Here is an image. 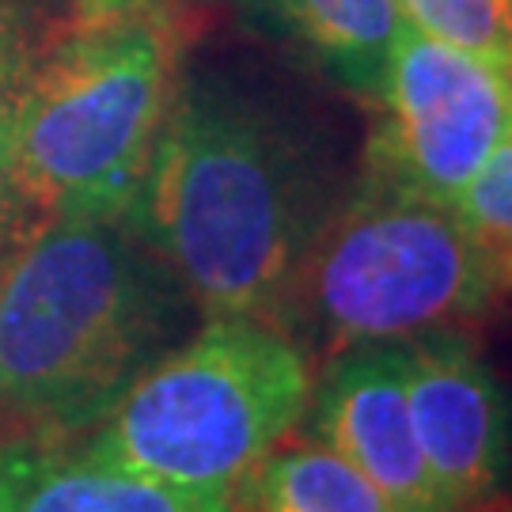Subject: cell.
I'll return each instance as SVG.
<instances>
[{
  "mask_svg": "<svg viewBox=\"0 0 512 512\" xmlns=\"http://www.w3.org/2000/svg\"><path fill=\"white\" fill-rule=\"evenodd\" d=\"M330 122L236 61L183 65L133 220L202 319L281 315L349 190Z\"/></svg>",
  "mask_w": 512,
  "mask_h": 512,
  "instance_id": "obj_1",
  "label": "cell"
},
{
  "mask_svg": "<svg viewBox=\"0 0 512 512\" xmlns=\"http://www.w3.org/2000/svg\"><path fill=\"white\" fill-rule=\"evenodd\" d=\"M202 323L133 217H46L0 274V440H65Z\"/></svg>",
  "mask_w": 512,
  "mask_h": 512,
  "instance_id": "obj_2",
  "label": "cell"
},
{
  "mask_svg": "<svg viewBox=\"0 0 512 512\" xmlns=\"http://www.w3.org/2000/svg\"><path fill=\"white\" fill-rule=\"evenodd\" d=\"M186 19L167 0L88 12L27 61L12 160L38 217H133L183 73Z\"/></svg>",
  "mask_w": 512,
  "mask_h": 512,
  "instance_id": "obj_3",
  "label": "cell"
},
{
  "mask_svg": "<svg viewBox=\"0 0 512 512\" xmlns=\"http://www.w3.org/2000/svg\"><path fill=\"white\" fill-rule=\"evenodd\" d=\"M505 300L456 205L357 164L296 274L281 330L319 365L353 346L478 327Z\"/></svg>",
  "mask_w": 512,
  "mask_h": 512,
  "instance_id": "obj_4",
  "label": "cell"
},
{
  "mask_svg": "<svg viewBox=\"0 0 512 512\" xmlns=\"http://www.w3.org/2000/svg\"><path fill=\"white\" fill-rule=\"evenodd\" d=\"M315 361L262 319H202L148 365L92 437L95 463L228 494L304 425Z\"/></svg>",
  "mask_w": 512,
  "mask_h": 512,
  "instance_id": "obj_5",
  "label": "cell"
},
{
  "mask_svg": "<svg viewBox=\"0 0 512 512\" xmlns=\"http://www.w3.org/2000/svg\"><path fill=\"white\" fill-rule=\"evenodd\" d=\"M361 167L456 205L512 118V76L403 16Z\"/></svg>",
  "mask_w": 512,
  "mask_h": 512,
  "instance_id": "obj_6",
  "label": "cell"
},
{
  "mask_svg": "<svg viewBox=\"0 0 512 512\" xmlns=\"http://www.w3.org/2000/svg\"><path fill=\"white\" fill-rule=\"evenodd\" d=\"M403 346L410 421L452 512H512V387L475 327H444Z\"/></svg>",
  "mask_w": 512,
  "mask_h": 512,
  "instance_id": "obj_7",
  "label": "cell"
},
{
  "mask_svg": "<svg viewBox=\"0 0 512 512\" xmlns=\"http://www.w3.org/2000/svg\"><path fill=\"white\" fill-rule=\"evenodd\" d=\"M300 433L346 456L391 512H452L410 421L403 346H353L315 365Z\"/></svg>",
  "mask_w": 512,
  "mask_h": 512,
  "instance_id": "obj_8",
  "label": "cell"
},
{
  "mask_svg": "<svg viewBox=\"0 0 512 512\" xmlns=\"http://www.w3.org/2000/svg\"><path fill=\"white\" fill-rule=\"evenodd\" d=\"M0 512H236V501L129 475L61 440H0Z\"/></svg>",
  "mask_w": 512,
  "mask_h": 512,
  "instance_id": "obj_9",
  "label": "cell"
},
{
  "mask_svg": "<svg viewBox=\"0 0 512 512\" xmlns=\"http://www.w3.org/2000/svg\"><path fill=\"white\" fill-rule=\"evenodd\" d=\"M281 38L349 95L376 99L395 35L399 0H251Z\"/></svg>",
  "mask_w": 512,
  "mask_h": 512,
  "instance_id": "obj_10",
  "label": "cell"
},
{
  "mask_svg": "<svg viewBox=\"0 0 512 512\" xmlns=\"http://www.w3.org/2000/svg\"><path fill=\"white\" fill-rule=\"evenodd\" d=\"M236 512H391L346 456L296 429L232 490Z\"/></svg>",
  "mask_w": 512,
  "mask_h": 512,
  "instance_id": "obj_11",
  "label": "cell"
},
{
  "mask_svg": "<svg viewBox=\"0 0 512 512\" xmlns=\"http://www.w3.org/2000/svg\"><path fill=\"white\" fill-rule=\"evenodd\" d=\"M399 12L512 76V0H399Z\"/></svg>",
  "mask_w": 512,
  "mask_h": 512,
  "instance_id": "obj_12",
  "label": "cell"
},
{
  "mask_svg": "<svg viewBox=\"0 0 512 512\" xmlns=\"http://www.w3.org/2000/svg\"><path fill=\"white\" fill-rule=\"evenodd\" d=\"M456 213L490 255L497 277L512 296V118L486 164L456 198Z\"/></svg>",
  "mask_w": 512,
  "mask_h": 512,
  "instance_id": "obj_13",
  "label": "cell"
},
{
  "mask_svg": "<svg viewBox=\"0 0 512 512\" xmlns=\"http://www.w3.org/2000/svg\"><path fill=\"white\" fill-rule=\"evenodd\" d=\"M31 57L35 54H31L27 31L0 38V274L42 224L38 209L19 186L16 160H12V99H16L19 76Z\"/></svg>",
  "mask_w": 512,
  "mask_h": 512,
  "instance_id": "obj_14",
  "label": "cell"
},
{
  "mask_svg": "<svg viewBox=\"0 0 512 512\" xmlns=\"http://www.w3.org/2000/svg\"><path fill=\"white\" fill-rule=\"evenodd\" d=\"M19 31H27V23H23V12H19L16 0H0V38L4 35H19Z\"/></svg>",
  "mask_w": 512,
  "mask_h": 512,
  "instance_id": "obj_15",
  "label": "cell"
},
{
  "mask_svg": "<svg viewBox=\"0 0 512 512\" xmlns=\"http://www.w3.org/2000/svg\"><path fill=\"white\" fill-rule=\"evenodd\" d=\"M88 12H110V8H126V4H137V0H84Z\"/></svg>",
  "mask_w": 512,
  "mask_h": 512,
  "instance_id": "obj_16",
  "label": "cell"
}]
</instances>
